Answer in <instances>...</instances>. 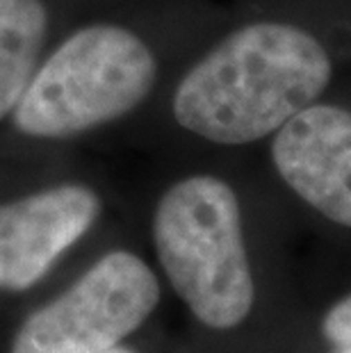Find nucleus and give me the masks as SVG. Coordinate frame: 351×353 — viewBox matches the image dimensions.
I'll return each mask as SVG.
<instances>
[{
    "instance_id": "nucleus-1",
    "label": "nucleus",
    "mask_w": 351,
    "mask_h": 353,
    "mask_svg": "<svg viewBox=\"0 0 351 353\" xmlns=\"http://www.w3.org/2000/svg\"><path fill=\"white\" fill-rule=\"evenodd\" d=\"M328 80L331 62L315 37L285 23H253L181 80L174 117L214 144H249L312 105Z\"/></svg>"
},
{
    "instance_id": "nucleus-2",
    "label": "nucleus",
    "mask_w": 351,
    "mask_h": 353,
    "mask_svg": "<svg viewBox=\"0 0 351 353\" xmlns=\"http://www.w3.org/2000/svg\"><path fill=\"white\" fill-rule=\"evenodd\" d=\"M153 239L176 294L210 328H233L253 305L240 203L219 178L176 183L155 210Z\"/></svg>"
},
{
    "instance_id": "nucleus-3",
    "label": "nucleus",
    "mask_w": 351,
    "mask_h": 353,
    "mask_svg": "<svg viewBox=\"0 0 351 353\" xmlns=\"http://www.w3.org/2000/svg\"><path fill=\"white\" fill-rule=\"evenodd\" d=\"M155 57L135 32L96 23L73 32L34 71L14 108L28 137L64 139L126 117L151 94Z\"/></svg>"
},
{
    "instance_id": "nucleus-4",
    "label": "nucleus",
    "mask_w": 351,
    "mask_h": 353,
    "mask_svg": "<svg viewBox=\"0 0 351 353\" xmlns=\"http://www.w3.org/2000/svg\"><path fill=\"white\" fill-rule=\"evenodd\" d=\"M160 301V285L144 260L108 253L62 296L23 321L12 353H96L137 330Z\"/></svg>"
},
{
    "instance_id": "nucleus-5",
    "label": "nucleus",
    "mask_w": 351,
    "mask_h": 353,
    "mask_svg": "<svg viewBox=\"0 0 351 353\" xmlns=\"http://www.w3.org/2000/svg\"><path fill=\"white\" fill-rule=\"evenodd\" d=\"M101 199L85 185H57L0 203V290L23 292L94 226Z\"/></svg>"
},
{
    "instance_id": "nucleus-6",
    "label": "nucleus",
    "mask_w": 351,
    "mask_h": 353,
    "mask_svg": "<svg viewBox=\"0 0 351 353\" xmlns=\"http://www.w3.org/2000/svg\"><path fill=\"white\" fill-rule=\"evenodd\" d=\"M272 155L299 196L351 228V112L308 105L279 128Z\"/></svg>"
},
{
    "instance_id": "nucleus-7",
    "label": "nucleus",
    "mask_w": 351,
    "mask_h": 353,
    "mask_svg": "<svg viewBox=\"0 0 351 353\" xmlns=\"http://www.w3.org/2000/svg\"><path fill=\"white\" fill-rule=\"evenodd\" d=\"M46 30L41 0H0V121L14 112L32 80Z\"/></svg>"
},
{
    "instance_id": "nucleus-8",
    "label": "nucleus",
    "mask_w": 351,
    "mask_h": 353,
    "mask_svg": "<svg viewBox=\"0 0 351 353\" xmlns=\"http://www.w3.org/2000/svg\"><path fill=\"white\" fill-rule=\"evenodd\" d=\"M324 335L328 342L351 351V296L340 301L324 319Z\"/></svg>"
},
{
    "instance_id": "nucleus-9",
    "label": "nucleus",
    "mask_w": 351,
    "mask_h": 353,
    "mask_svg": "<svg viewBox=\"0 0 351 353\" xmlns=\"http://www.w3.org/2000/svg\"><path fill=\"white\" fill-rule=\"evenodd\" d=\"M96 353H135V351L123 349V347H112V349H103V351H96Z\"/></svg>"
},
{
    "instance_id": "nucleus-10",
    "label": "nucleus",
    "mask_w": 351,
    "mask_h": 353,
    "mask_svg": "<svg viewBox=\"0 0 351 353\" xmlns=\"http://www.w3.org/2000/svg\"><path fill=\"white\" fill-rule=\"evenodd\" d=\"M347 353H351V351H347Z\"/></svg>"
}]
</instances>
